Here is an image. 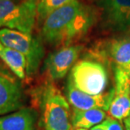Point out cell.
I'll return each mask as SVG.
<instances>
[{"instance_id":"10","label":"cell","mask_w":130,"mask_h":130,"mask_svg":"<svg viewBox=\"0 0 130 130\" xmlns=\"http://www.w3.org/2000/svg\"><path fill=\"white\" fill-rule=\"evenodd\" d=\"M114 94L108 112L111 118L124 121L130 115V78L127 73L114 70Z\"/></svg>"},{"instance_id":"21","label":"cell","mask_w":130,"mask_h":130,"mask_svg":"<svg viewBox=\"0 0 130 130\" xmlns=\"http://www.w3.org/2000/svg\"><path fill=\"white\" fill-rule=\"evenodd\" d=\"M36 1H37V2H39V0H36Z\"/></svg>"},{"instance_id":"16","label":"cell","mask_w":130,"mask_h":130,"mask_svg":"<svg viewBox=\"0 0 130 130\" xmlns=\"http://www.w3.org/2000/svg\"><path fill=\"white\" fill-rule=\"evenodd\" d=\"M101 125L105 130H123V126L122 124V121L113 118L111 117L106 118L102 123Z\"/></svg>"},{"instance_id":"22","label":"cell","mask_w":130,"mask_h":130,"mask_svg":"<svg viewBox=\"0 0 130 130\" xmlns=\"http://www.w3.org/2000/svg\"><path fill=\"white\" fill-rule=\"evenodd\" d=\"M129 78H130V74H129Z\"/></svg>"},{"instance_id":"17","label":"cell","mask_w":130,"mask_h":130,"mask_svg":"<svg viewBox=\"0 0 130 130\" xmlns=\"http://www.w3.org/2000/svg\"><path fill=\"white\" fill-rule=\"evenodd\" d=\"M75 130H105L103 128V126L101 125V123L98 124V125L93 127V128H90V129H85V128H78V129H75Z\"/></svg>"},{"instance_id":"7","label":"cell","mask_w":130,"mask_h":130,"mask_svg":"<svg viewBox=\"0 0 130 130\" xmlns=\"http://www.w3.org/2000/svg\"><path fill=\"white\" fill-rule=\"evenodd\" d=\"M99 19L105 29L130 32V0H99Z\"/></svg>"},{"instance_id":"5","label":"cell","mask_w":130,"mask_h":130,"mask_svg":"<svg viewBox=\"0 0 130 130\" xmlns=\"http://www.w3.org/2000/svg\"><path fill=\"white\" fill-rule=\"evenodd\" d=\"M37 3L36 0H0V27L32 34Z\"/></svg>"},{"instance_id":"1","label":"cell","mask_w":130,"mask_h":130,"mask_svg":"<svg viewBox=\"0 0 130 130\" xmlns=\"http://www.w3.org/2000/svg\"><path fill=\"white\" fill-rule=\"evenodd\" d=\"M98 19V8L78 0L46 17L41 24V39L56 47L74 45L87 35Z\"/></svg>"},{"instance_id":"11","label":"cell","mask_w":130,"mask_h":130,"mask_svg":"<svg viewBox=\"0 0 130 130\" xmlns=\"http://www.w3.org/2000/svg\"><path fill=\"white\" fill-rule=\"evenodd\" d=\"M65 94L68 101L73 108L78 110L100 109L106 111H108L110 107L113 98L114 90L111 89L110 91L101 95H92L80 91L69 80H67Z\"/></svg>"},{"instance_id":"9","label":"cell","mask_w":130,"mask_h":130,"mask_svg":"<svg viewBox=\"0 0 130 130\" xmlns=\"http://www.w3.org/2000/svg\"><path fill=\"white\" fill-rule=\"evenodd\" d=\"M83 51L82 45H70L59 47L47 56L43 69L52 81L62 79L76 63Z\"/></svg>"},{"instance_id":"15","label":"cell","mask_w":130,"mask_h":130,"mask_svg":"<svg viewBox=\"0 0 130 130\" xmlns=\"http://www.w3.org/2000/svg\"><path fill=\"white\" fill-rule=\"evenodd\" d=\"M78 0H39L36 7V20L41 25L52 13Z\"/></svg>"},{"instance_id":"18","label":"cell","mask_w":130,"mask_h":130,"mask_svg":"<svg viewBox=\"0 0 130 130\" xmlns=\"http://www.w3.org/2000/svg\"><path fill=\"white\" fill-rule=\"evenodd\" d=\"M124 123H125L126 128H129L130 129V115L125 119V120H124Z\"/></svg>"},{"instance_id":"3","label":"cell","mask_w":130,"mask_h":130,"mask_svg":"<svg viewBox=\"0 0 130 130\" xmlns=\"http://www.w3.org/2000/svg\"><path fill=\"white\" fill-rule=\"evenodd\" d=\"M0 43L20 53L26 59V76L36 74L45 57V47L41 37L32 34L3 28L0 30Z\"/></svg>"},{"instance_id":"20","label":"cell","mask_w":130,"mask_h":130,"mask_svg":"<svg viewBox=\"0 0 130 130\" xmlns=\"http://www.w3.org/2000/svg\"><path fill=\"white\" fill-rule=\"evenodd\" d=\"M90 1H95V0H90Z\"/></svg>"},{"instance_id":"2","label":"cell","mask_w":130,"mask_h":130,"mask_svg":"<svg viewBox=\"0 0 130 130\" xmlns=\"http://www.w3.org/2000/svg\"><path fill=\"white\" fill-rule=\"evenodd\" d=\"M36 102L41 114V124L45 130H73L69 103L52 82L39 87Z\"/></svg>"},{"instance_id":"12","label":"cell","mask_w":130,"mask_h":130,"mask_svg":"<svg viewBox=\"0 0 130 130\" xmlns=\"http://www.w3.org/2000/svg\"><path fill=\"white\" fill-rule=\"evenodd\" d=\"M37 112L30 107H22L0 116V130H36Z\"/></svg>"},{"instance_id":"6","label":"cell","mask_w":130,"mask_h":130,"mask_svg":"<svg viewBox=\"0 0 130 130\" xmlns=\"http://www.w3.org/2000/svg\"><path fill=\"white\" fill-rule=\"evenodd\" d=\"M93 57L113 69L130 74V36L112 38L99 43L93 49Z\"/></svg>"},{"instance_id":"4","label":"cell","mask_w":130,"mask_h":130,"mask_svg":"<svg viewBox=\"0 0 130 130\" xmlns=\"http://www.w3.org/2000/svg\"><path fill=\"white\" fill-rule=\"evenodd\" d=\"M68 80L80 91L96 95L103 94L108 85V73L104 63L92 59L76 62Z\"/></svg>"},{"instance_id":"13","label":"cell","mask_w":130,"mask_h":130,"mask_svg":"<svg viewBox=\"0 0 130 130\" xmlns=\"http://www.w3.org/2000/svg\"><path fill=\"white\" fill-rule=\"evenodd\" d=\"M0 59L20 79L26 77V59L21 53L0 43Z\"/></svg>"},{"instance_id":"8","label":"cell","mask_w":130,"mask_h":130,"mask_svg":"<svg viewBox=\"0 0 130 130\" xmlns=\"http://www.w3.org/2000/svg\"><path fill=\"white\" fill-rule=\"evenodd\" d=\"M24 107V92L20 79L0 64V116Z\"/></svg>"},{"instance_id":"14","label":"cell","mask_w":130,"mask_h":130,"mask_svg":"<svg viewBox=\"0 0 130 130\" xmlns=\"http://www.w3.org/2000/svg\"><path fill=\"white\" fill-rule=\"evenodd\" d=\"M106 118L105 111L100 109L78 110L73 108L71 114V123L74 129H90L101 123Z\"/></svg>"},{"instance_id":"19","label":"cell","mask_w":130,"mask_h":130,"mask_svg":"<svg viewBox=\"0 0 130 130\" xmlns=\"http://www.w3.org/2000/svg\"><path fill=\"white\" fill-rule=\"evenodd\" d=\"M126 130H130L129 128H126Z\"/></svg>"}]
</instances>
